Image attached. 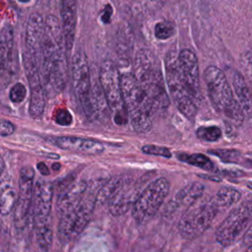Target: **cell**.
I'll return each mask as SVG.
<instances>
[{
    "label": "cell",
    "mask_w": 252,
    "mask_h": 252,
    "mask_svg": "<svg viewBox=\"0 0 252 252\" xmlns=\"http://www.w3.org/2000/svg\"><path fill=\"white\" fill-rule=\"evenodd\" d=\"M133 74L147 94L154 114L163 112L170 101L163 76L151 50L142 48L137 51L133 62Z\"/></svg>",
    "instance_id": "6da1fadb"
},
{
    "label": "cell",
    "mask_w": 252,
    "mask_h": 252,
    "mask_svg": "<svg viewBox=\"0 0 252 252\" xmlns=\"http://www.w3.org/2000/svg\"><path fill=\"white\" fill-rule=\"evenodd\" d=\"M204 80L215 110L232 125H242L244 111L234 98L224 73L217 66L211 65L204 71Z\"/></svg>",
    "instance_id": "7a4b0ae2"
},
{
    "label": "cell",
    "mask_w": 252,
    "mask_h": 252,
    "mask_svg": "<svg viewBox=\"0 0 252 252\" xmlns=\"http://www.w3.org/2000/svg\"><path fill=\"white\" fill-rule=\"evenodd\" d=\"M121 88L125 107L135 132L146 134L153 127V109L151 102L135 78L133 72L120 74Z\"/></svg>",
    "instance_id": "3957f363"
},
{
    "label": "cell",
    "mask_w": 252,
    "mask_h": 252,
    "mask_svg": "<svg viewBox=\"0 0 252 252\" xmlns=\"http://www.w3.org/2000/svg\"><path fill=\"white\" fill-rule=\"evenodd\" d=\"M52 196V184L44 179L37 180L33 189L32 212L36 241L39 248L44 252L50 249L53 239L50 221Z\"/></svg>",
    "instance_id": "277c9868"
},
{
    "label": "cell",
    "mask_w": 252,
    "mask_h": 252,
    "mask_svg": "<svg viewBox=\"0 0 252 252\" xmlns=\"http://www.w3.org/2000/svg\"><path fill=\"white\" fill-rule=\"evenodd\" d=\"M165 80L170 96L177 109L190 120H194L197 107L181 74L178 55L170 50L165 58Z\"/></svg>",
    "instance_id": "5b68a950"
},
{
    "label": "cell",
    "mask_w": 252,
    "mask_h": 252,
    "mask_svg": "<svg viewBox=\"0 0 252 252\" xmlns=\"http://www.w3.org/2000/svg\"><path fill=\"white\" fill-rule=\"evenodd\" d=\"M94 187H88L79 205L60 217L57 235L62 243H67L80 234L91 220L96 204L97 192Z\"/></svg>",
    "instance_id": "8992f818"
},
{
    "label": "cell",
    "mask_w": 252,
    "mask_h": 252,
    "mask_svg": "<svg viewBox=\"0 0 252 252\" xmlns=\"http://www.w3.org/2000/svg\"><path fill=\"white\" fill-rule=\"evenodd\" d=\"M99 83L115 124H126L129 117L123 99L120 74L117 66L112 60L106 59L101 63Z\"/></svg>",
    "instance_id": "52a82bcc"
},
{
    "label": "cell",
    "mask_w": 252,
    "mask_h": 252,
    "mask_svg": "<svg viewBox=\"0 0 252 252\" xmlns=\"http://www.w3.org/2000/svg\"><path fill=\"white\" fill-rule=\"evenodd\" d=\"M169 187L168 180L163 177L149 183L132 207L133 218L141 223L150 220L168 195Z\"/></svg>",
    "instance_id": "ba28073f"
},
{
    "label": "cell",
    "mask_w": 252,
    "mask_h": 252,
    "mask_svg": "<svg viewBox=\"0 0 252 252\" xmlns=\"http://www.w3.org/2000/svg\"><path fill=\"white\" fill-rule=\"evenodd\" d=\"M220 209L214 198L190 208L181 217L178 222L180 234L185 238H193L203 233L212 224Z\"/></svg>",
    "instance_id": "9c48e42d"
},
{
    "label": "cell",
    "mask_w": 252,
    "mask_h": 252,
    "mask_svg": "<svg viewBox=\"0 0 252 252\" xmlns=\"http://www.w3.org/2000/svg\"><path fill=\"white\" fill-rule=\"evenodd\" d=\"M252 224V201L235 207L221 221L216 231V239L222 246L236 241L240 234Z\"/></svg>",
    "instance_id": "30bf717a"
},
{
    "label": "cell",
    "mask_w": 252,
    "mask_h": 252,
    "mask_svg": "<svg viewBox=\"0 0 252 252\" xmlns=\"http://www.w3.org/2000/svg\"><path fill=\"white\" fill-rule=\"evenodd\" d=\"M62 44H65L62 24L54 15H48L45 19V34L39 60V71L44 86L49 85L53 60Z\"/></svg>",
    "instance_id": "8fae6325"
},
{
    "label": "cell",
    "mask_w": 252,
    "mask_h": 252,
    "mask_svg": "<svg viewBox=\"0 0 252 252\" xmlns=\"http://www.w3.org/2000/svg\"><path fill=\"white\" fill-rule=\"evenodd\" d=\"M71 80L73 89L85 114L92 120L94 118L91 106L92 82L87 56L82 50H78L73 55L71 61Z\"/></svg>",
    "instance_id": "7c38bea8"
},
{
    "label": "cell",
    "mask_w": 252,
    "mask_h": 252,
    "mask_svg": "<svg viewBox=\"0 0 252 252\" xmlns=\"http://www.w3.org/2000/svg\"><path fill=\"white\" fill-rule=\"evenodd\" d=\"M23 59L26 76L31 88L29 112L32 118L38 119L42 116L45 107V94L40 81L38 63L28 50L24 52Z\"/></svg>",
    "instance_id": "4fadbf2b"
},
{
    "label": "cell",
    "mask_w": 252,
    "mask_h": 252,
    "mask_svg": "<svg viewBox=\"0 0 252 252\" xmlns=\"http://www.w3.org/2000/svg\"><path fill=\"white\" fill-rule=\"evenodd\" d=\"M34 171L31 166H25L20 171L19 194L14 208V223L18 230L25 228L33 197Z\"/></svg>",
    "instance_id": "5bb4252c"
},
{
    "label": "cell",
    "mask_w": 252,
    "mask_h": 252,
    "mask_svg": "<svg viewBox=\"0 0 252 252\" xmlns=\"http://www.w3.org/2000/svg\"><path fill=\"white\" fill-rule=\"evenodd\" d=\"M145 188L142 187L141 180L131 181L122 179L120 186L108 202V210L113 216H121L134 206L138 197Z\"/></svg>",
    "instance_id": "9a60e30c"
},
{
    "label": "cell",
    "mask_w": 252,
    "mask_h": 252,
    "mask_svg": "<svg viewBox=\"0 0 252 252\" xmlns=\"http://www.w3.org/2000/svg\"><path fill=\"white\" fill-rule=\"evenodd\" d=\"M178 64L192 98L200 101L202 94L197 56L191 49L184 48L178 54Z\"/></svg>",
    "instance_id": "2e32d148"
},
{
    "label": "cell",
    "mask_w": 252,
    "mask_h": 252,
    "mask_svg": "<svg viewBox=\"0 0 252 252\" xmlns=\"http://www.w3.org/2000/svg\"><path fill=\"white\" fill-rule=\"evenodd\" d=\"M204 188V185L199 182H192L186 185L168 202L164 208L163 215L166 218H171L179 213L188 211L203 195Z\"/></svg>",
    "instance_id": "e0dca14e"
},
{
    "label": "cell",
    "mask_w": 252,
    "mask_h": 252,
    "mask_svg": "<svg viewBox=\"0 0 252 252\" xmlns=\"http://www.w3.org/2000/svg\"><path fill=\"white\" fill-rule=\"evenodd\" d=\"M45 34V20L38 13H32L30 15L27 28H26V47L37 61L39 67V60L41 54L42 42Z\"/></svg>",
    "instance_id": "ac0fdd59"
},
{
    "label": "cell",
    "mask_w": 252,
    "mask_h": 252,
    "mask_svg": "<svg viewBox=\"0 0 252 252\" xmlns=\"http://www.w3.org/2000/svg\"><path fill=\"white\" fill-rule=\"evenodd\" d=\"M88 187L86 181H79L67 185L60 191L56 206V211L59 217L75 209L79 205L85 196Z\"/></svg>",
    "instance_id": "d6986e66"
},
{
    "label": "cell",
    "mask_w": 252,
    "mask_h": 252,
    "mask_svg": "<svg viewBox=\"0 0 252 252\" xmlns=\"http://www.w3.org/2000/svg\"><path fill=\"white\" fill-rule=\"evenodd\" d=\"M61 24L66 50L73 47L77 24V0H60Z\"/></svg>",
    "instance_id": "ffe728a7"
},
{
    "label": "cell",
    "mask_w": 252,
    "mask_h": 252,
    "mask_svg": "<svg viewBox=\"0 0 252 252\" xmlns=\"http://www.w3.org/2000/svg\"><path fill=\"white\" fill-rule=\"evenodd\" d=\"M52 143L63 150L79 152L88 155H99L104 151V146L100 142L79 137H56L52 139Z\"/></svg>",
    "instance_id": "44dd1931"
},
{
    "label": "cell",
    "mask_w": 252,
    "mask_h": 252,
    "mask_svg": "<svg viewBox=\"0 0 252 252\" xmlns=\"http://www.w3.org/2000/svg\"><path fill=\"white\" fill-rule=\"evenodd\" d=\"M65 50V44H62L58 48L53 60L49 79V85L57 93H60L65 89L68 79V61Z\"/></svg>",
    "instance_id": "7402d4cb"
},
{
    "label": "cell",
    "mask_w": 252,
    "mask_h": 252,
    "mask_svg": "<svg viewBox=\"0 0 252 252\" xmlns=\"http://www.w3.org/2000/svg\"><path fill=\"white\" fill-rule=\"evenodd\" d=\"M232 86L237 96V101L244 113L252 115V93L247 85L245 78L238 71H234L231 76Z\"/></svg>",
    "instance_id": "603a6c76"
},
{
    "label": "cell",
    "mask_w": 252,
    "mask_h": 252,
    "mask_svg": "<svg viewBox=\"0 0 252 252\" xmlns=\"http://www.w3.org/2000/svg\"><path fill=\"white\" fill-rule=\"evenodd\" d=\"M91 106L94 118L100 121H106L109 118L110 109L99 82L92 84Z\"/></svg>",
    "instance_id": "cb8c5ba5"
},
{
    "label": "cell",
    "mask_w": 252,
    "mask_h": 252,
    "mask_svg": "<svg viewBox=\"0 0 252 252\" xmlns=\"http://www.w3.org/2000/svg\"><path fill=\"white\" fill-rule=\"evenodd\" d=\"M13 49H14L13 28L10 25H5L1 30V36H0V57H1L2 71L10 67L12 62Z\"/></svg>",
    "instance_id": "d4e9b609"
},
{
    "label": "cell",
    "mask_w": 252,
    "mask_h": 252,
    "mask_svg": "<svg viewBox=\"0 0 252 252\" xmlns=\"http://www.w3.org/2000/svg\"><path fill=\"white\" fill-rule=\"evenodd\" d=\"M16 194L11 181H6L2 179L1 183V195H0V205L2 216H7L11 213L16 204Z\"/></svg>",
    "instance_id": "484cf974"
},
{
    "label": "cell",
    "mask_w": 252,
    "mask_h": 252,
    "mask_svg": "<svg viewBox=\"0 0 252 252\" xmlns=\"http://www.w3.org/2000/svg\"><path fill=\"white\" fill-rule=\"evenodd\" d=\"M177 158L179 160L189 163L193 166H197L207 171H217L215 163L205 155L202 154H178Z\"/></svg>",
    "instance_id": "4316f807"
},
{
    "label": "cell",
    "mask_w": 252,
    "mask_h": 252,
    "mask_svg": "<svg viewBox=\"0 0 252 252\" xmlns=\"http://www.w3.org/2000/svg\"><path fill=\"white\" fill-rule=\"evenodd\" d=\"M240 197L241 193L238 190L232 187H222L217 192V194L214 197V200L218 207L221 210L226 209L237 203Z\"/></svg>",
    "instance_id": "83f0119b"
},
{
    "label": "cell",
    "mask_w": 252,
    "mask_h": 252,
    "mask_svg": "<svg viewBox=\"0 0 252 252\" xmlns=\"http://www.w3.org/2000/svg\"><path fill=\"white\" fill-rule=\"evenodd\" d=\"M196 136L206 142H216L221 137V130L217 126H202L196 131Z\"/></svg>",
    "instance_id": "f1b7e54d"
},
{
    "label": "cell",
    "mask_w": 252,
    "mask_h": 252,
    "mask_svg": "<svg viewBox=\"0 0 252 252\" xmlns=\"http://www.w3.org/2000/svg\"><path fill=\"white\" fill-rule=\"evenodd\" d=\"M209 154L218 157L224 162H238L241 158V153L231 149H215L210 150Z\"/></svg>",
    "instance_id": "f546056e"
},
{
    "label": "cell",
    "mask_w": 252,
    "mask_h": 252,
    "mask_svg": "<svg viewBox=\"0 0 252 252\" xmlns=\"http://www.w3.org/2000/svg\"><path fill=\"white\" fill-rule=\"evenodd\" d=\"M174 32H175L174 25L168 21H162V22L157 23L154 31L155 36L160 40H164L171 37L174 34Z\"/></svg>",
    "instance_id": "4dcf8cb0"
},
{
    "label": "cell",
    "mask_w": 252,
    "mask_h": 252,
    "mask_svg": "<svg viewBox=\"0 0 252 252\" xmlns=\"http://www.w3.org/2000/svg\"><path fill=\"white\" fill-rule=\"evenodd\" d=\"M27 95L26 87L22 83H16L9 92L10 100L14 103H21Z\"/></svg>",
    "instance_id": "1f68e13d"
},
{
    "label": "cell",
    "mask_w": 252,
    "mask_h": 252,
    "mask_svg": "<svg viewBox=\"0 0 252 252\" xmlns=\"http://www.w3.org/2000/svg\"><path fill=\"white\" fill-rule=\"evenodd\" d=\"M142 152L147 155H153V156H159L162 158H170L171 153L167 148L155 146V145H146L142 147Z\"/></svg>",
    "instance_id": "d6a6232c"
},
{
    "label": "cell",
    "mask_w": 252,
    "mask_h": 252,
    "mask_svg": "<svg viewBox=\"0 0 252 252\" xmlns=\"http://www.w3.org/2000/svg\"><path fill=\"white\" fill-rule=\"evenodd\" d=\"M241 65L246 78L252 87V51H246L242 54Z\"/></svg>",
    "instance_id": "836d02e7"
},
{
    "label": "cell",
    "mask_w": 252,
    "mask_h": 252,
    "mask_svg": "<svg viewBox=\"0 0 252 252\" xmlns=\"http://www.w3.org/2000/svg\"><path fill=\"white\" fill-rule=\"evenodd\" d=\"M72 121L73 118L71 113L65 108L59 109L55 114V122L61 126H69L71 125Z\"/></svg>",
    "instance_id": "e575fe53"
},
{
    "label": "cell",
    "mask_w": 252,
    "mask_h": 252,
    "mask_svg": "<svg viewBox=\"0 0 252 252\" xmlns=\"http://www.w3.org/2000/svg\"><path fill=\"white\" fill-rule=\"evenodd\" d=\"M15 132V126L8 120L2 119L0 123V134L2 137L10 136Z\"/></svg>",
    "instance_id": "d590c367"
},
{
    "label": "cell",
    "mask_w": 252,
    "mask_h": 252,
    "mask_svg": "<svg viewBox=\"0 0 252 252\" xmlns=\"http://www.w3.org/2000/svg\"><path fill=\"white\" fill-rule=\"evenodd\" d=\"M112 15V8L110 5H106L103 9L102 15H101V21L104 24H109L110 23V18Z\"/></svg>",
    "instance_id": "8d00e7d4"
},
{
    "label": "cell",
    "mask_w": 252,
    "mask_h": 252,
    "mask_svg": "<svg viewBox=\"0 0 252 252\" xmlns=\"http://www.w3.org/2000/svg\"><path fill=\"white\" fill-rule=\"evenodd\" d=\"M243 243L248 246H252V224L249 226V228L244 232L243 235Z\"/></svg>",
    "instance_id": "74e56055"
},
{
    "label": "cell",
    "mask_w": 252,
    "mask_h": 252,
    "mask_svg": "<svg viewBox=\"0 0 252 252\" xmlns=\"http://www.w3.org/2000/svg\"><path fill=\"white\" fill-rule=\"evenodd\" d=\"M37 169L39 170V172L42 175H48L49 174V170L47 168V165L44 162H38L37 163Z\"/></svg>",
    "instance_id": "f35d334b"
},
{
    "label": "cell",
    "mask_w": 252,
    "mask_h": 252,
    "mask_svg": "<svg viewBox=\"0 0 252 252\" xmlns=\"http://www.w3.org/2000/svg\"><path fill=\"white\" fill-rule=\"evenodd\" d=\"M60 167H61V165H60L59 163H57V162L52 164V168H53L54 170H58V169H60Z\"/></svg>",
    "instance_id": "ab89813d"
},
{
    "label": "cell",
    "mask_w": 252,
    "mask_h": 252,
    "mask_svg": "<svg viewBox=\"0 0 252 252\" xmlns=\"http://www.w3.org/2000/svg\"><path fill=\"white\" fill-rule=\"evenodd\" d=\"M18 1H19V2H21V3H24V4H25V3H29L31 0H18Z\"/></svg>",
    "instance_id": "60d3db41"
},
{
    "label": "cell",
    "mask_w": 252,
    "mask_h": 252,
    "mask_svg": "<svg viewBox=\"0 0 252 252\" xmlns=\"http://www.w3.org/2000/svg\"><path fill=\"white\" fill-rule=\"evenodd\" d=\"M247 187H248L249 189H251V190H252V182H249V183L247 184Z\"/></svg>",
    "instance_id": "b9f144b4"
},
{
    "label": "cell",
    "mask_w": 252,
    "mask_h": 252,
    "mask_svg": "<svg viewBox=\"0 0 252 252\" xmlns=\"http://www.w3.org/2000/svg\"><path fill=\"white\" fill-rule=\"evenodd\" d=\"M245 252H252V246H249Z\"/></svg>",
    "instance_id": "7bdbcfd3"
},
{
    "label": "cell",
    "mask_w": 252,
    "mask_h": 252,
    "mask_svg": "<svg viewBox=\"0 0 252 252\" xmlns=\"http://www.w3.org/2000/svg\"><path fill=\"white\" fill-rule=\"evenodd\" d=\"M247 160L252 164V157H249V158H247Z\"/></svg>",
    "instance_id": "ee69618b"
},
{
    "label": "cell",
    "mask_w": 252,
    "mask_h": 252,
    "mask_svg": "<svg viewBox=\"0 0 252 252\" xmlns=\"http://www.w3.org/2000/svg\"><path fill=\"white\" fill-rule=\"evenodd\" d=\"M151 1H157V0H151Z\"/></svg>",
    "instance_id": "f6af8a7d"
}]
</instances>
